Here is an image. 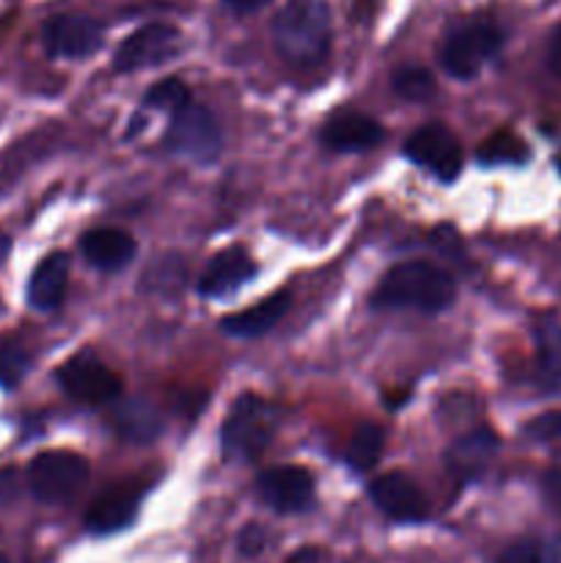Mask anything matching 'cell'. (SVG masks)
<instances>
[{
    "mask_svg": "<svg viewBox=\"0 0 561 563\" xmlns=\"http://www.w3.org/2000/svg\"><path fill=\"white\" fill-rule=\"evenodd\" d=\"M273 42L280 58L308 69L328 58L333 22L324 0H289L273 20Z\"/></svg>",
    "mask_w": 561,
    "mask_h": 563,
    "instance_id": "1",
    "label": "cell"
},
{
    "mask_svg": "<svg viewBox=\"0 0 561 563\" xmlns=\"http://www.w3.org/2000/svg\"><path fill=\"white\" fill-rule=\"evenodd\" d=\"M457 284L443 267L429 262H405L391 267L380 280L372 302L377 308H413L438 313L454 302Z\"/></svg>",
    "mask_w": 561,
    "mask_h": 563,
    "instance_id": "2",
    "label": "cell"
},
{
    "mask_svg": "<svg viewBox=\"0 0 561 563\" xmlns=\"http://www.w3.org/2000/svg\"><path fill=\"white\" fill-rule=\"evenodd\" d=\"M278 410L258 396L245 394L231 405L223 421V451L229 460H258L278 432Z\"/></svg>",
    "mask_w": 561,
    "mask_h": 563,
    "instance_id": "3",
    "label": "cell"
},
{
    "mask_svg": "<svg viewBox=\"0 0 561 563\" xmlns=\"http://www.w3.org/2000/svg\"><path fill=\"white\" fill-rule=\"evenodd\" d=\"M504 47V31L490 20H468L451 27L440 44V66L457 80H471Z\"/></svg>",
    "mask_w": 561,
    "mask_h": 563,
    "instance_id": "4",
    "label": "cell"
},
{
    "mask_svg": "<svg viewBox=\"0 0 561 563\" xmlns=\"http://www.w3.org/2000/svg\"><path fill=\"white\" fill-rule=\"evenodd\" d=\"M88 462L75 451H44L28 467V487L42 504H66L88 482Z\"/></svg>",
    "mask_w": 561,
    "mask_h": 563,
    "instance_id": "5",
    "label": "cell"
},
{
    "mask_svg": "<svg viewBox=\"0 0 561 563\" xmlns=\"http://www.w3.org/2000/svg\"><path fill=\"white\" fill-rule=\"evenodd\" d=\"M168 146L174 154L190 157L196 163H212L220 152V126L204 104L190 102L170 115Z\"/></svg>",
    "mask_w": 561,
    "mask_h": 563,
    "instance_id": "6",
    "label": "cell"
},
{
    "mask_svg": "<svg viewBox=\"0 0 561 563\" xmlns=\"http://www.w3.org/2000/svg\"><path fill=\"white\" fill-rule=\"evenodd\" d=\"M182 49V33L179 27L165 25V22H152V25L138 27L135 33L119 44L113 55L116 71H138L146 66L165 64V60L176 58Z\"/></svg>",
    "mask_w": 561,
    "mask_h": 563,
    "instance_id": "7",
    "label": "cell"
},
{
    "mask_svg": "<svg viewBox=\"0 0 561 563\" xmlns=\"http://www.w3.org/2000/svg\"><path fill=\"white\" fill-rule=\"evenodd\" d=\"M58 383L82 405H108L121 396V379L94 355H75L58 368Z\"/></svg>",
    "mask_w": 561,
    "mask_h": 563,
    "instance_id": "8",
    "label": "cell"
},
{
    "mask_svg": "<svg viewBox=\"0 0 561 563\" xmlns=\"http://www.w3.org/2000/svg\"><path fill=\"white\" fill-rule=\"evenodd\" d=\"M105 42V31L86 14L50 16L42 27V44L55 58H88Z\"/></svg>",
    "mask_w": 561,
    "mask_h": 563,
    "instance_id": "9",
    "label": "cell"
},
{
    "mask_svg": "<svg viewBox=\"0 0 561 563\" xmlns=\"http://www.w3.org/2000/svg\"><path fill=\"white\" fill-rule=\"evenodd\" d=\"M405 152L413 163L432 170L438 179L451 181L462 170L460 141L443 124H427L413 132L405 143Z\"/></svg>",
    "mask_w": 561,
    "mask_h": 563,
    "instance_id": "10",
    "label": "cell"
},
{
    "mask_svg": "<svg viewBox=\"0 0 561 563\" xmlns=\"http://www.w3.org/2000/svg\"><path fill=\"white\" fill-rule=\"evenodd\" d=\"M256 489L264 504L280 515H297V511L311 509L314 504V476L306 467H270L258 476Z\"/></svg>",
    "mask_w": 561,
    "mask_h": 563,
    "instance_id": "11",
    "label": "cell"
},
{
    "mask_svg": "<svg viewBox=\"0 0 561 563\" xmlns=\"http://www.w3.org/2000/svg\"><path fill=\"white\" fill-rule=\"evenodd\" d=\"M372 500L380 511L399 522H418L427 517V498L405 473H385L372 484Z\"/></svg>",
    "mask_w": 561,
    "mask_h": 563,
    "instance_id": "12",
    "label": "cell"
},
{
    "mask_svg": "<svg viewBox=\"0 0 561 563\" xmlns=\"http://www.w3.org/2000/svg\"><path fill=\"white\" fill-rule=\"evenodd\" d=\"M253 275H256L253 258L248 256L242 247H229V251L209 258L201 278H198V291H201L204 297L231 295V291H237L240 286H245Z\"/></svg>",
    "mask_w": 561,
    "mask_h": 563,
    "instance_id": "13",
    "label": "cell"
},
{
    "mask_svg": "<svg viewBox=\"0 0 561 563\" xmlns=\"http://www.w3.org/2000/svg\"><path fill=\"white\" fill-rule=\"evenodd\" d=\"M498 454V438L490 429H473V432L462 434L454 440L446 454V465H449L451 476L460 482H471V478L482 476L487 471L490 462Z\"/></svg>",
    "mask_w": 561,
    "mask_h": 563,
    "instance_id": "14",
    "label": "cell"
},
{
    "mask_svg": "<svg viewBox=\"0 0 561 563\" xmlns=\"http://www.w3.org/2000/svg\"><path fill=\"white\" fill-rule=\"evenodd\" d=\"M383 141V126L363 113H339L322 126V143L330 152H366Z\"/></svg>",
    "mask_w": 561,
    "mask_h": 563,
    "instance_id": "15",
    "label": "cell"
},
{
    "mask_svg": "<svg viewBox=\"0 0 561 563\" xmlns=\"http://www.w3.org/2000/svg\"><path fill=\"white\" fill-rule=\"evenodd\" d=\"M80 251L91 267L116 273L135 258V240L121 229H91L82 234Z\"/></svg>",
    "mask_w": 561,
    "mask_h": 563,
    "instance_id": "16",
    "label": "cell"
},
{
    "mask_svg": "<svg viewBox=\"0 0 561 563\" xmlns=\"http://www.w3.org/2000/svg\"><path fill=\"white\" fill-rule=\"evenodd\" d=\"M141 493L132 487H113L99 495L86 511V531L91 533H116L130 526L138 515Z\"/></svg>",
    "mask_w": 561,
    "mask_h": 563,
    "instance_id": "17",
    "label": "cell"
},
{
    "mask_svg": "<svg viewBox=\"0 0 561 563\" xmlns=\"http://www.w3.org/2000/svg\"><path fill=\"white\" fill-rule=\"evenodd\" d=\"M66 280H69V256L66 253H50L42 258L28 284V302L36 311H55L66 295Z\"/></svg>",
    "mask_w": 561,
    "mask_h": 563,
    "instance_id": "18",
    "label": "cell"
},
{
    "mask_svg": "<svg viewBox=\"0 0 561 563\" xmlns=\"http://www.w3.org/2000/svg\"><path fill=\"white\" fill-rule=\"evenodd\" d=\"M289 308L292 295L289 291H278V295L267 297V300H262L258 306L226 317L223 330L229 335H237V339H258V335L270 333V330L289 313Z\"/></svg>",
    "mask_w": 561,
    "mask_h": 563,
    "instance_id": "19",
    "label": "cell"
},
{
    "mask_svg": "<svg viewBox=\"0 0 561 563\" xmlns=\"http://www.w3.org/2000/svg\"><path fill=\"white\" fill-rule=\"evenodd\" d=\"M113 427L130 443H152L163 432V416L146 399H127L116 407Z\"/></svg>",
    "mask_w": 561,
    "mask_h": 563,
    "instance_id": "20",
    "label": "cell"
},
{
    "mask_svg": "<svg viewBox=\"0 0 561 563\" xmlns=\"http://www.w3.org/2000/svg\"><path fill=\"white\" fill-rule=\"evenodd\" d=\"M385 449V432L377 423H361L346 445V462L355 471H372Z\"/></svg>",
    "mask_w": 561,
    "mask_h": 563,
    "instance_id": "21",
    "label": "cell"
},
{
    "mask_svg": "<svg viewBox=\"0 0 561 563\" xmlns=\"http://www.w3.org/2000/svg\"><path fill=\"white\" fill-rule=\"evenodd\" d=\"M476 159L482 165H517L528 159V148L515 132H493L482 146L476 148Z\"/></svg>",
    "mask_w": 561,
    "mask_h": 563,
    "instance_id": "22",
    "label": "cell"
},
{
    "mask_svg": "<svg viewBox=\"0 0 561 563\" xmlns=\"http://www.w3.org/2000/svg\"><path fill=\"white\" fill-rule=\"evenodd\" d=\"M391 88L399 93L407 102H429L438 93V82H435L432 71L424 66H399L391 77Z\"/></svg>",
    "mask_w": 561,
    "mask_h": 563,
    "instance_id": "23",
    "label": "cell"
},
{
    "mask_svg": "<svg viewBox=\"0 0 561 563\" xmlns=\"http://www.w3.org/2000/svg\"><path fill=\"white\" fill-rule=\"evenodd\" d=\"M537 366L548 385H561V324L537 330Z\"/></svg>",
    "mask_w": 561,
    "mask_h": 563,
    "instance_id": "24",
    "label": "cell"
},
{
    "mask_svg": "<svg viewBox=\"0 0 561 563\" xmlns=\"http://www.w3.org/2000/svg\"><path fill=\"white\" fill-rule=\"evenodd\" d=\"M143 102H146L148 108H160V110H170V113H176V110L185 108V104L190 102V91H187V86L182 80L168 77V80H160L157 86L148 88Z\"/></svg>",
    "mask_w": 561,
    "mask_h": 563,
    "instance_id": "25",
    "label": "cell"
},
{
    "mask_svg": "<svg viewBox=\"0 0 561 563\" xmlns=\"http://www.w3.org/2000/svg\"><path fill=\"white\" fill-rule=\"evenodd\" d=\"M498 563H559V553L542 542L522 539V542H515L512 548H506Z\"/></svg>",
    "mask_w": 561,
    "mask_h": 563,
    "instance_id": "26",
    "label": "cell"
},
{
    "mask_svg": "<svg viewBox=\"0 0 561 563\" xmlns=\"http://www.w3.org/2000/svg\"><path fill=\"white\" fill-rule=\"evenodd\" d=\"M526 434L534 440H542V443H553L561 440V410H550L537 416L534 421L526 423Z\"/></svg>",
    "mask_w": 561,
    "mask_h": 563,
    "instance_id": "27",
    "label": "cell"
},
{
    "mask_svg": "<svg viewBox=\"0 0 561 563\" xmlns=\"http://www.w3.org/2000/svg\"><path fill=\"white\" fill-rule=\"evenodd\" d=\"M25 366L28 361L22 357V352H3V355H0V379L9 385L16 383V379L22 377V372H25Z\"/></svg>",
    "mask_w": 561,
    "mask_h": 563,
    "instance_id": "28",
    "label": "cell"
},
{
    "mask_svg": "<svg viewBox=\"0 0 561 563\" xmlns=\"http://www.w3.org/2000/svg\"><path fill=\"white\" fill-rule=\"evenodd\" d=\"M544 64H548L550 75L561 77V25L556 27L553 36H550L548 53H544Z\"/></svg>",
    "mask_w": 561,
    "mask_h": 563,
    "instance_id": "29",
    "label": "cell"
},
{
    "mask_svg": "<svg viewBox=\"0 0 561 563\" xmlns=\"http://www.w3.org/2000/svg\"><path fill=\"white\" fill-rule=\"evenodd\" d=\"M542 489L548 495L550 506L561 511V471H548L542 478Z\"/></svg>",
    "mask_w": 561,
    "mask_h": 563,
    "instance_id": "30",
    "label": "cell"
},
{
    "mask_svg": "<svg viewBox=\"0 0 561 563\" xmlns=\"http://www.w3.org/2000/svg\"><path fill=\"white\" fill-rule=\"evenodd\" d=\"M262 548H264V533L258 531V528H245V531H242V537H240V550L245 555H256V553H262Z\"/></svg>",
    "mask_w": 561,
    "mask_h": 563,
    "instance_id": "31",
    "label": "cell"
},
{
    "mask_svg": "<svg viewBox=\"0 0 561 563\" xmlns=\"http://www.w3.org/2000/svg\"><path fill=\"white\" fill-rule=\"evenodd\" d=\"M226 9L231 11V14H256V11H262L264 5L273 3V0H223Z\"/></svg>",
    "mask_w": 561,
    "mask_h": 563,
    "instance_id": "32",
    "label": "cell"
},
{
    "mask_svg": "<svg viewBox=\"0 0 561 563\" xmlns=\"http://www.w3.org/2000/svg\"><path fill=\"white\" fill-rule=\"evenodd\" d=\"M292 563H322V555H319V550L306 548V550H300L295 559H292Z\"/></svg>",
    "mask_w": 561,
    "mask_h": 563,
    "instance_id": "33",
    "label": "cell"
},
{
    "mask_svg": "<svg viewBox=\"0 0 561 563\" xmlns=\"http://www.w3.org/2000/svg\"><path fill=\"white\" fill-rule=\"evenodd\" d=\"M6 253H9V236L0 234V262L6 258Z\"/></svg>",
    "mask_w": 561,
    "mask_h": 563,
    "instance_id": "34",
    "label": "cell"
},
{
    "mask_svg": "<svg viewBox=\"0 0 561 563\" xmlns=\"http://www.w3.org/2000/svg\"><path fill=\"white\" fill-rule=\"evenodd\" d=\"M0 563H6V559H3V555H0Z\"/></svg>",
    "mask_w": 561,
    "mask_h": 563,
    "instance_id": "35",
    "label": "cell"
},
{
    "mask_svg": "<svg viewBox=\"0 0 561 563\" xmlns=\"http://www.w3.org/2000/svg\"><path fill=\"white\" fill-rule=\"evenodd\" d=\"M559 170H561V157H559Z\"/></svg>",
    "mask_w": 561,
    "mask_h": 563,
    "instance_id": "36",
    "label": "cell"
}]
</instances>
